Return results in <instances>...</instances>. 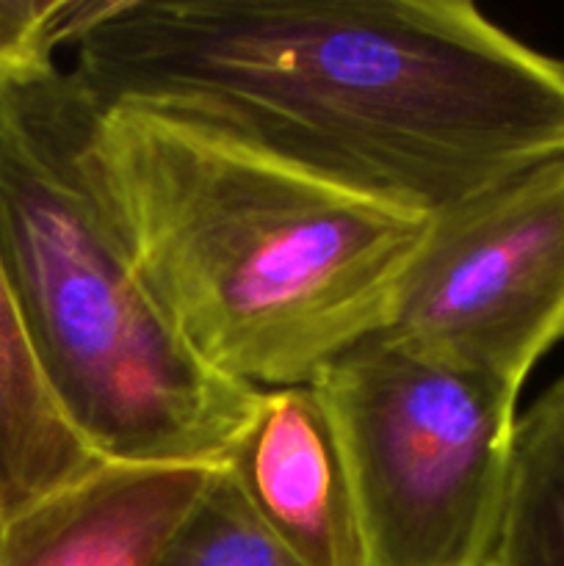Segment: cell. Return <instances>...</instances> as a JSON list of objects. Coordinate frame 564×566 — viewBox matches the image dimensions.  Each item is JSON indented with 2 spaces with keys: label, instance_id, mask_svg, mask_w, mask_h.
<instances>
[{
  "label": "cell",
  "instance_id": "3957f363",
  "mask_svg": "<svg viewBox=\"0 0 564 566\" xmlns=\"http://www.w3.org/2000/svg\"><path fill=\"white\" fill-rule=\"evenodd\" d=\"M72 70L0 83V260L44 381L105 462L221 464L260 390L205 368L138 276L86 164Z\"/></svg>",
  "mask_w": 564,
  "mask_h": 566
},
{
  "label": "cell",
  "instance_id": "9c48e42d",
  "mask_svg": "<svg viewBox=\"0 0 564 566\" xmlns=\"http://www.w3.org/2000/svg\"><path fill=\"white\" fill-rule=\"evenodd\" d=\"M487 566H564V379L518 418Z\"/></svg>",
  "mask_w": 564,
  "mask_h": 566
},
{
  "label": "cell",
  "instance_id": "6da1fadb",
  "mask_svg": "<svg viewBox=\"0 0 564 566\" xmlns=\"http://www.w3.org/2000/svg\"><path fill=\"white\" fill-rule=\"evenodd\" d=\"M70 48L100 103L418 213L564 158V59L470 0H92Z\"/></svg>",
  "mask_w": 564,
  "mask_h": 566
},
{
  "label": "cell",
  "instance_id": "ba28073f",
  "mask_svg": "<svg viewBox=\"0 0 564 566\" xmlns=\"http://www.w3.org/2000/svg\"><path fill=\"white\" fill-rule=\"evenodd\" d=\"M103 462L55 403L0 260V525Z\"/></svg>",
  "mask_w": 564,
  "mask_h": 566
},
{
  "label": "cell",
  "instance_id": "8992f818",
  "mask_svg": "<svg viewBox=\"0 0 564 566\" xmlns=\"http://www.w3.org/2000/svg\"><path fill=\"white\" fill-rule=\"evenodd\" d=\"M221 468L304 564L365 566L346 464L313 385L260 390Z\"/></svg>",
  "mask_w": 564,
  "mask_h": 566
},
{
  "label": "cell",
  "instance_id": "52a82bcc",
  "mask_svg": "<svg viewBox=\"0 0 564 566\" xmlns=\"http://www.w3.org/2000/svg\"><path fill=\"white\" fill-rule=\"evenodd\" d=\"M213 468L103 462L0 525V566H153Z\"/></svg>",
  "mask_w": 564,
  "mask_h": 566
},
{
  "label": "cell",
  "instance_id": "8fae6325",
  "mask_svg": "<svg viewBox=\"0 0 564 566\" xmlns=\"http://www.w3.org/2000/svg\"><path fill=\"white\" fill-rule=\"evenodd\" d=\"M92 0H0V83L53 70L72 44Z\"/></svg>",
  "mask_w": 564,
  "mask_h": 566
},
{
  "label": "cell",
  "instance_id": "5b68a950",
  "mask_svg": "<svg viewBox=\"0 0 564 566\" xmlns=\"http://www.w3.org/2000/svg\"><path fill=\"white\" fill-rule=\"evenodd\" d=\"M379 335L520 398L564 343V158L431 213Z\"/></svg>",
  "mask_w": 564,
  "mask_h": 566
},
{
  "label": "cell",
  "instance_id": "7a4b0ae2",
  "mask_svg": "<svg viewBox=\"0 0 564 566\" xmlns=\"http://www.w3.org/2000/svg\"><path fill=\"white\" fill-rule=\"evenodd\" d=\"M86 164L177 337L254 390L379 335L431 219L136 105L94 99Z\"/></svg>",
  "mask_w": 564,
  "mask_h": 566
},
{
  "label": "cell",
  "instance_id": "277c9868",
  "mask_svg": "<svg viewBox=\"0 0 564 566\" xmlns=\"http://www.w3.org/2000/svg\"><path fill=\"white\" fill-rule=\"evenodd\" d=\"M348 473L365 566H487L518 398L370 335L313 379Z\"/></svg>",
  "mask_w": 564,
  "mask_h": 566
},
{
  "label": "cell",
  "instance_id": "30bf717a",
  "mask_svg": "<svg viewBox=\"0 0 564 566\" xmlns=\"http://www.w3.org/2000/svg\"><path fill=\"white\" fill-rule=\"evenodd\" d=\"M153 566H307L260 520L227 468L216 464Z\"/></svg>",
  "mask_w": 564,
  "mask_h": 566
}]
</instances>
